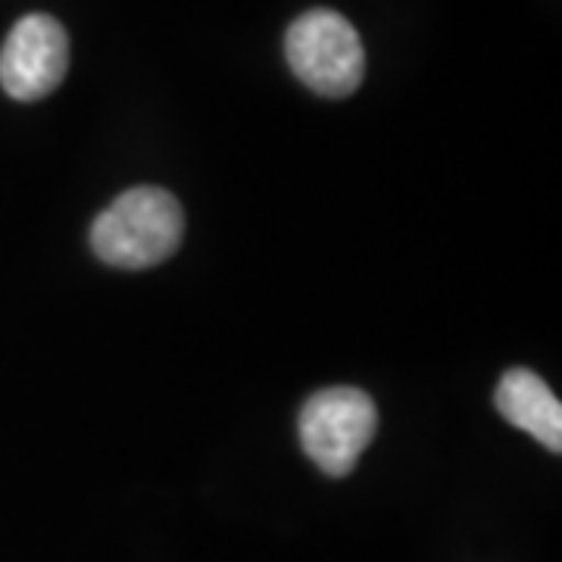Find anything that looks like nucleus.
<instances>
[{
  "label": "nucleus",
  "mask_w": 562,
  "mask_h": 562,
  "mask_svg": "<svg viewBox=\"0 0 562 562\" xmlns=\"http://www.w3.org/2000/svg\"><path fill=\"white\" fill-rule=\"evenodd\" d=\"M181 203L162 188H132L91 225V250L116 269H150L179 250Z\"/></svg>",
  "instance_id": "f257e3e1"
},
{
  "label": "nucleus",
  "mask_w": 562,
  "mask_h": 562,
  "mask_svg": "<svg viewBox=\"0 0 562 562\" xmlns=\"http://www.w3.org/2000/svg\"><path fill=\"white\" fill-rule=\"evenodd\" d=\"M284 57L291 72L322 98H350L366 76L360 32L335 10H310L291 22Z\"/></svg>",
  "instance_id": "f03ea898"
},
{
  "label": "nucleus",
  "mask_w": 562,
  "mask_h": 562,
  "mask_svg": "<svg viewBox=\"0 0 562 562\" xmlns=\"http://www.w3.org/2000/svg\"><path fill=\"white\" fill-rule=\"evenodd\" d=\"M301 443L325 475H350L375 438L379 409L360 387H325L303 403Z\"/></svg>",
  "instance_id": "7ed1b4c3"
},
{
  "label": "nucleus",
  "mask_w": 562,
  "mask_h": 562,
  "mask_svg": "<svg viewBox=\"0 0 562 562\" xmlns=\"http://www.w3.org/2000/svg\"><path fill=\"white\" fill-rule=\"evenodd\" d=\"M69 72V35L44 13L22 16L0 47V88L13 101L54 94Z\"/></svg>",
  "instance_id": "20e7f679"
},
{
  "label": "nucleus",
  "mask_w": 562,
  "mask_h": 562,
  "mask_svg": "<svg viewBox=\"0 0 562 562\" xmlns=\"http://www.w3.org/2000/svg\"><path fill=\"white\" fill-rule=\"evenodd\" d=\"M494 406L503 419L528 431L547 450H562V406L550 384L531 369H509L497 384Z\"/></svg>",
  "instance_id": "39448f33"
}]
</instances>
